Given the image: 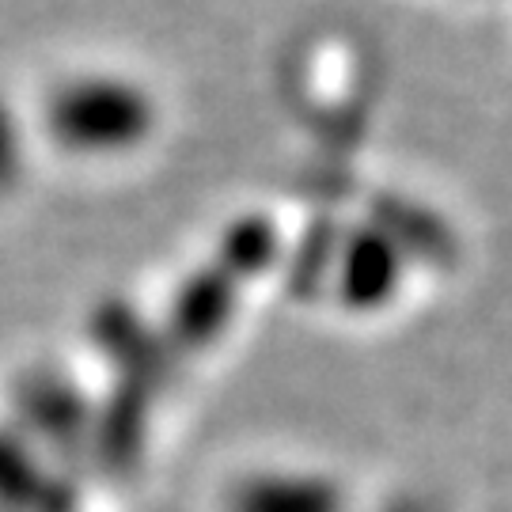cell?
<instances>
[{"mask_svg":"<svg viewBox=\"0 0 512 512\" xmlns=\"http://www.w3.org/2000/svg\"><path fill=\"white\" fill-rule=\"evenodd\" d=\"M145 444V410L137 399H122L110 406V429H103L110 467H133Z\"/></svg>","mask_w":512,"mask_h":512,"instance_id":"2","label":"cell"},{"mask_svg":"<svg viewBox=\"0 0 512 512\" xmlns=\"http://www.w3.org/2000/svg\"><path fill=\"white\" fill-rule=\"evenodd\" d=\"M232 512H346V494L315 475L243 478L228 501Z\"/></svg>","mask_w":512,"mask_h":512,"instance_id":"1","label":"cell"},{"mask_svg":"<svg viewBox=\"0 0 512 512\" xmlns=\"http://www.w3.org/2000/svg\"><path fill=\"white\" fill-rule=\"evenodd\" d=\"M387 512H429V505H425V501H418V497H406V501H395Z\"/></svg>","mask_w":512,"mask_h":512,"instance_id":"4","label":"cell"},{"mask_svg":"<svg viewBox=\"0 0 512 512\" xmlns=\"http://www.w3.org/2000/svg\"><path fill=\"white\" fill-rule=\"evenodd\" d=\"M12 167H16V133H12L8 110L0 107V183L12 175Z\"/></svg>","mask_w":512,"mask_h":512,"instance_id":"3","label":"cell"}]
</instances>
